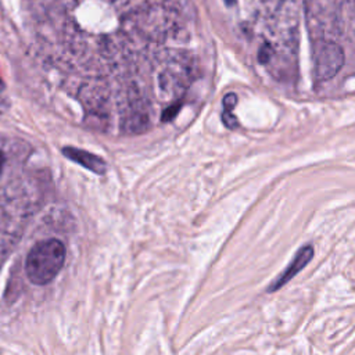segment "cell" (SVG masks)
Returning a JSON list of instances; mask_svg holds the SVG:
<instances>
[{"label": "cell", "instance_id": "cell-4", "mask_svg": "<svg viewBox=\"0 0 355 355\" xmlns=\"http://www.w3.org/2000/svg\"><path fill=\"white\" fill-rule=\"evenodd\" d=\"M62 153L65 157H68L73 162L90 169L92 172H94L97 175H103L105 172V168H107L105 162L100 157H97L92 153H87L80 148H73V147H65V148H62Z\"/></svg>", "mask_w": 355, "mask_h": 355}, {"label": "cell", "instance_id": "cell-7", "mask_svg": "<svg viewBox=\"0 0 355 355\" xmlns=\"http://www.w3.org/2000/svg\"><path fill=\"white\" fill-rule=\"evenodd\" d=\"M4 162H6V157H4L3 151L0 150V175H1V172H3V166H4Z\"/></svg>", "mask_w": 355, "mask_h": 355}, {"label": "cell", "instance_id": "cell-2", "mask_svg": "<svg viewBox=\"0 0 355 355\" xmlns=\"http://www.w3.org/2000/svg\"><path fill=\"white\" fill-rule=\"evenodd\" d=\"M344 64V51L334 42H323L316 46L315 75L319 80L331 79Z\"/></svg>", "mask_w": 355, "mask_h": 355}, {"label": "cell", "instance_id": "cell-3", "mask_svg": "<svg viewBox=\"0 0 355 355\" xmlns=\"http://www.w3.org/2000/svg\"><path fill=\"white\" fill-rule=\"evenodd\" d=\"M312 257H313V247L312 245H302L297 251V254L294 255L291 262L287 265V268L268 286L266 291L268 293H275L279 288H282L283 286H286L294 276H297L309 263Z\"/></svg>", "mask_w": 355, "mask_h": 355}, {"label": "cell", "instance_id": "cell-1", "mask_svg": "<svg viewBox=\"0 0 355 355\" xmlns=\"http://www.w3.org/2000/svg\"><path fill=\"white\" fill-rule=\"evenodd\" d=\"M65 261V247L57 239L36 243L25 262L28 279L37 286L50 283L61 270Z\"/></svg>", "mask_w": 355, "mask_h": 355}, {"label": "cell", "instance_id": "cell-5", "mask_svg": "<svg viewBox=\"0 0 355 355\" xmlns=\"http://www.w3.org/2000/svg\"><path fill=\"white\" fill-rule=\"evenodd\" d=\"M222 121H223L225 126L229 128V129H236V128L239 126V121H237V118L232 114V111H225V110H223V112H222Z\"/></svg>", "mask_w": 355, "mask_h": 355}, {"label": "cell", "instance_id": "cell-6", "mask_svg": "<svg viewBox=\"0 0 355 355\" xmlns=\"http://www.w3.org/2000/svg\"><path fill=\"white\" fill-rule=\"evenodd\" d=\"M236 103H237V97H236L234 93L226 94V96L223 97V110H225V111H232V110L234 108Z\"/></svg>", "mask_w": 355, "mask_h": 355}]
</instances>
